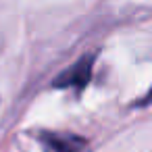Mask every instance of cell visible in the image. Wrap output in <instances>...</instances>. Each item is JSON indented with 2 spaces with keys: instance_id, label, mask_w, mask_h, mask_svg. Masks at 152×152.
I'll list each match as a JSON object with an SVG mask.
<instances>
[{
  "instance_id": "1",
  "label": "cell",
  "mask_w": 152,
  "mask_h": 152,
  "mask_svg": "<svg viewBox=\"0 0 152 152\" xmlns=\"http://www.w3.org/2000/svg\"><path fill=\"white\" fill-rule=\"evenodd\" d=\"M44 152H88V144L83 137L73 133L58 131H42L38 135Z\"/></svg>"
},
{
  "instance_id": "2",
  "label": "cell",
  "mask_w": 152,
  "mask_h": 152,
  "mask_svg": "<svg viewBox=\"0 0 152 152\" xmlns=\"http://www.w3.org/2000/svg\"><path fill=\"white\" fill-rule=\"evenodd\" d=\"M92 63L94 58L86 56L81 58L79 63H75L71 69H67L58 79H56V86L58 88H83L88 81H90V75H92Z\"/></svg>"
}]
</instances>
